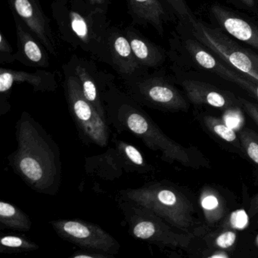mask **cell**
I'll return each mask as SVG.
<instances>
[{"label":"cell","instance_id":"6da1fadb","mask_svg":"<svg viewBox=\"0 0 258 258\" xmlns=\"http://www.w3.org/2000/svg\"><path fill=\"white\" fill-rule=\"evenodd\" d=\"M16 137L17 149L7 158L9 165L36 192L55 196L62 175L58 144L26 111L16 122Z\"/></svg>","mask_w":258,"mask_h":258},{"label":"cell","instance_id":"7a4b0ae2","mask_svg":"<svg viewBox=\"0 0 258 258\" xmlns=\"http://www.w3.org/2000/svg\"><path fill=\"white\" fill-rule=\"evenodd\" d=\"M102 100L107 120L117 132L127 133L140 139L149 149L159 152L164 161L187 167L194 165L189 149L167 137L134 99L111 91L104 95Z\"/></svg>","mask_w":258,"mask_h":258},{"label":"cell","instance_id":"3957f363","mask_svg":"<svg viewBox=\"0 0 258 258\" xmlns=\"http://www.w3.org/2000/svg\"><path fill=\"white\" fill-rule=\"evenodd\" d=\"M117 197L147 208L179 230L186 232L194 223L191 202L170 184L149 182L140 188L120 190Z\"/></svg>","mask_w":258,"mask_h":258},{"label":"cell","instance_id":"277c9868","mask_svg":"<svg viewBox=\"0 0 258 258\" xmlns=\"http://www.w3.org/2000/svg\"><path fill=\"white\" fill-rule=\"evenodd\" d=\"M182 25L186 34L199 40L229 67L258 81V53L245 49L221 30L209 26L197 18Z\"/></svg>","mask_w":258,"mask_h":258},{"label":"cell","instance_id":"5b68a950","mask_svg":"<svg viewBox=\"0 0 258 258\" xmlns=\"http://www.w3.org/2000/svg\"><path fill=\"white\" fill-rule=\"evenodd\" d=\"M120 211L134 238L162 247L186 248L193 235L176 232L161 217L147 208L131 202L118 200Z\"/></svg>","mask_w":258,"mask_h":258},{"label":"cell","instance_id":"8992f818","mask_svg":"<svg viewBox=\"0 0 258 258\" xmlns=\"http://www.w3.org/2000/svg\"><path fill=\"white\" fill-rule=\"evenodd\" d=\"M66 90L69 111L80 138L86 144L106 147L110 140L108 120L86 99L81 83L76 78L68 80Z\"/></svg>","mask_w":258,"mask_h":258},{"label":"cell","instance_id":"52a82bcc","mask_svg":"<svg viewBox=\"0 0 258 258\" xmlns=\"http://www.w3.org/2000/svg\"><path fill=\"white\" fill-rule=\"evenodd\" d=\"M179 49L183 60L182 64L188 69L212 74L225 81L236 84L253 96L256 81L250 80L229 67L189 34L180 37Z\"/></svg>","mask_w":258,"mask_h":258},{"label":"cell","instance_id":"ba28073f","mask_svg":"<svg viewBox=\"0 0 258 258\" xmlns=\"http://www.w3.org/2000/svg\"><path fill=\"white\" fill-rule=\"evenodd\" d=\"M50 225L60 238L80 248L113 256L120 251L118 241L99 225L82 220L64 219L52 220Z\"/></svg>","mask_w":258,"mask_h":258},{"label":"cell","instance_id":"9c48e42d","mask_svg":"<svg viewBox=\"0 0 258 258\" xmlns=\"http://www.w3.org/2000/svg\"><path fill=\"white\" fill-rule=\"evenodd\" d=\"M137 103L167 111H185L188 102L172 84L161 79H152L133 87V96Z\"/></svg>","mask_w":258,"mask_h":258},{"label":"cell","instance_id":"30bf717a","mask_svg":"<svg viewBox=\"0 0 258 258\" xmlns=\"http://www.w3.org/2000/svg\"><path fill=\"white\" fill-rule=\"evenodd\" d=\"M208 15L213 26L258 51V22L218 4L210 7Z\"/></svg>","mask_w":258,"mask_h":258},{"label":"cell","instance_id":"8fae6325","mask_svg":"<svg viewBox=\"0 0 258 258\" xmlns=\"http://www.w3.org/2000/svg\"><path fill=\"white\" fill-rule=\"evenodd\" d=\"M180 84L188 99L196 105L227 110L235 106L236 100L232 93L223 91L212 84L194 79H183Z\"/></svg>","mask_w":258,"mask_h":258},{"label":"cell","instance_id":"7c38bea8","mask_svg":"<svg viewBox=\"0 0 258 258\" xmlns=\"http://www.w3.org/2000/svg\"><path fill=\"white\" fill-rule=\"evenodd\" d=\"M85 170L88 174L105 180L118 179L125 172L123 162L114 147L108 149L102 155L87 158Z\"/></svg>","mask_w":258,"mask_h":258},{"label":"cell","instance_id":"4fadbf2b","mask_svg":"<svg viewBox=\"0 0 258 258\" xmlns=\"http://www.w3.org/2000/svg\"><path fill=\"white\" fill-rule=\"evenodd\" d=\"M114 148L123 162L126 173L146 174L152 171V166L135 146L123 140H117L114 141Z\"/></svg>","mask_w":258,"mask_h":258},{"label":"cell","instance_id":"5bb4252c","mask_svg":"<svg viewBox=\"0 0 258 258\" xmlns=\"http://www.w3.org/2000/svg\"><path fill=\"white\" fill-rule=\"evenodd\" d=\"M32 222L29 216L20 208L8 202H0V228L28 232Z\"/></svg>","mask_w":258,"mask_h":258},{"label":"cell","instance_id":"9a60e30c","mask_svg":"<svg viewBox=\"0 0 258 258\" xmlns=\"http://www.w3.org/2000/svg\"><path fill=\"white\" fill-rule=\"evenodd\" d=\"M134 11L142 19L152 24L160 34H163L167 15L159 0H129Z\"/></svg>","mask_w":258,"mask_h":258},{"label":"cell","instance_id":"2e32d148","mask_svg":"<svg viewBox=\"0 0 258 258\" xmlns=\"http://www.w3.org/2000/svg\"><path fill=\"white\" fill-rule=\"evenodd\" d=\"M201 206L207 222L210 225L218 223L224 214V206L217 191L211 188H205L201 194Z\"/></svg>","mask_w":258,"mask_h":258},{"label":"cell","instance_id":"e0dca14e","mask_svg":"<svg viewBox=\"0 0 258 258\" xmlns=\"http://www.w3.org/2000/svg\"><path fill=\"white\" fill-rule=\"evenodd\" d=\"M39 245L20 235H4L0 238V253H16L38 250Z\"/></svg>","mask_w":258,"mask_h":258},{"label":"cell","instance_id":"ac0fdd59","mask_svg":"<svg viewBox=\"0 0 258 258\" xmlns=\"http://www.w3.org/2000/svg\"><path fill=\"white\" fill-rule=\"evenodd\" d=\"M205 126L217 137L221 138L224 141L235 145L236 147H239L238 143V137L235 131L226 124L223 120L213 116L206 115L203 117Z\"/></svg>","mask_w":258,"mask_h":258},{"label":"cell","instance_id":"d6986e66","mask_svg":"<svg viewBox=\"0 0 258 258\" xmlns=\"http://www.w3.org/2000/svg\"><path fill=\"white\" fill-rule=\"evenodd\" d=\"M239 140L247 156L258 164V134L252 130L245 128L239 131Z\"/></svg>","mask_w":258,"mask_h":258},{"label":"cell","instance_id":"ffe728a7","mask_svg":"<svg viewBox=\"0 0 258 258\" xmlns=\"http://www.w3.org/2000/svg\"><path fill=\"white\" fill-rule=\"evenodd\" d=\"M15 8L18 14L25 19L32 29L35 31V32L37 31L40 37H43V31H41V28L39 26L40 22L37 21V16L34 15L35 13H34V8L29 2V0H16Z\"/></svg>","mask_w":258,"mask_h":258},{"label":"cell","instance_id":"44dd1931","mask_svg":"<svg viewBox=\"0 0 258 258\" xmlns=\"http://www.w3.org/2000/svg\"><path fill=\"white\" fill-rule=\"evenodd\" d=\"M131 46L133 52H134L136 56L140 59L143 60V61L150 59L154 63L161 61V55L159 51L150 52L149 46L142 40L134 39L131 40Z\"/></svg>","mask_w":258,"mask_h":258},{"label":"cell","instance_id":"7402d4cb","mask_svg":"<svg viewBox=\"0 0 258 258\" xmlns=\"http://www.w3.org/2000/svg\"><path fill=\"white\" fill-rule=\"evenodd\" d=\"M249 223L248 216L244 210H237L234 211L228 217L225 222L224 227L232 229H245Z\"/></svg>","mask_w":258,"mask_h":258},{"label":"cell","instance_id":"603a6c76","mask_svg":"<svg viewBox=\"0 0 258 258\" xmlns=\"http://www.w3.org/2000/svg\"><path fill=\"white\" fill-rule=\"evenodd\" d=\"M236 237V232L235 231H224L214 238V245L221 249L230 248L235 244Z\"/></svg>","mask_w":258,"mask_h":258},{"label":"cell","instance_id":"cb8c5ba5","mask_svg":"<svg viewBox=\"0 0 258 258\" xmlns=\"http://www.w3.org/2000/svg\"><path fill=\"white\" fill-rule=\"evenodd\" d=\"M237 8L258 16L257 0H227Z\"/></svg>","mask_w":258,"mask_h":258},{"label":"cell","instance_id":"d4e9b609","mask_svg":"<svg viewBox=\"0 0 258 258\" xmlns=\"http://www.w3.org/2000/svg\"><path fill=\"white\" fill-rule=\"evenodd\" d=\"M25 52L28 58L34 62H39L42 59L41 50L33 40H28L25 43Z\"/></svg>","mask_w":258,"mask_h":258},{"label":"cell","instance_id":"484cf974","mask_svg":"<svg viewBox=\"0 0 258 258\" xmlns=\"http://www.w3.org/2000/svg\"><path fill=\"white\" fill-rule=\"evenodd\" d=\"M72 29L78 37L82 39L87 37V34H88V28H87L85 21L82 17L75 15V17L72 19Z\"/></svg>","mask_w":258,"mask_h":258},{"label":"cell","instance_id":"4316f807","mask_svg":"<svg viewBox=\"0 0 258 258\" xmlns=\"http://www.w3.org/2000/svg\"><path fill=\"white\" fill-rule=\"evenodd\" d=\"M240 105L258 126V105L242 98H238Z\"/></svg>","mask_w":258,"mask_h":258},{"label":"cell","instance_id":"83f0119b","mask_svg":"<svg viewBox=\"0 0 258 258\" xmlns=\"http://www.w3.org/2000/svg\"><path fill=\"white\" fill-rule=\"evenodd\" d=\"M15 82V76L10 72H2L0 75V93L3 96L8 93Z\"/></svg>","mask_w":258,"mask_h":258},{"label":"cell","instance_id":"f1b7e54d","mask_svg":"<svg viewBox=\"0 0 258 258\" xmlns=\"http://www.w3.org/2000/svg\"><path fill=\"white\" fill-rule=\"evenodd\" d=\"M114 48L116 52L120 55V56L129 57L132 51L131 43L123 37H118L114 42Z\"/></svg>","mask_w":258,"mask_h":258},{"label":"cell","instance_id":"f546056e","mask_svg":"<svg viewBox=\"0 0 258 258\" xmlns=\"http://www.w3.org/2000/svg\"><path fill=\"white\" fill-rule=\"evenodd\" d=\"M224 117L226 119V122L224 121L225 123L234 130H235V128H238V126L241 124V122H243L241 114L238 111L233 109V108L228 109V111L226 114H225Z\"/></svg>","mask_w":258,"mask_h":258},{"label":"cell","instance_id":"4dcf8cb0","mask_svg":"<svg viewBox=\"0 0 258 258\" xmlns=\"http://www.w3.org/2000/svg\"><path fill=\"white\" fill-rule=\"evenodd\" d=\"M72 258H114V256L108 253H100L95 250L81 249L71 256Z\"/></svg>","mask_w":258,"mask_h":258},{"label":"cell","instance_id":"1f68e13d","mask_svg":"<svg viewBox=\"0 0 258 258\" xmlns=\"http://www.w3.org/2000/svg\"><path fill=\"white\" fill-rule=\"evenodd\" d=\"M249 214L250 217H254L258 214V195H256L250 202Z\"/></svg>","mask_w":258,"mask_h":258},{"label":"cell","instance_id":"d6a6232c","mask_svg":"<svg viewBox=\"0 0 258 258\" xmlns=\"http://www.w3.org/2000/svg\"><path fill=\"white\" fill-rule=\"evenodd\" d=\"M253 96V97L256 98L258 100V81H256V82H255V88Z\"/></svg>","mask_w":258,"mask_h":258},{"label":"cell","instance_id":"836d02e7","mask_svg":"<svg viewBox=\"0 0 258 258\" xmlns=\"http://www.w3.org/2000/svg\"><path fill=\"white\" fill-rule=\"evenodd\" d=\"M256 245L258 246V235H257V236H256Z\"/></svg>","mask_w":258,"mask_h":258},{"label":"cell","instance_id":"e575fe53","mask_svg":"<svg viewBox=\"0 0 258 258\" xmlns=\"http://www.w3.org/2000/svg\"><path fill=\"white\" fill-rule=\"evenodd\" d=\"M257 62H258V54H257Z\"/></svg>","mask_w":258,"mask_h":258},{"label":"cell","instance_id":"d590c367","mask_svg":"<svg viewBox=\"0 0 258 258\" xmlns=\"http://www.w3.org/2000/svg\"><path fill=\"white\" fill-rule=\"evenodd\" d=\"M257 224H258V223H257Z\"/></svg>","mask_w":258,"mask_h":258},{"label":"cell","instance_id":"8d00e7d4","mask_svg":"<svg viewBox=\"0 0 258 258\" xmlns=\"http://www.w3.org/2000/svg\"><path fill=\"white\" fill-rule=\"evenodd\" d=\"M257 1H258V0H257Z\"/></svg>","mask_w":258,"mask_h":258}]
</instances>
